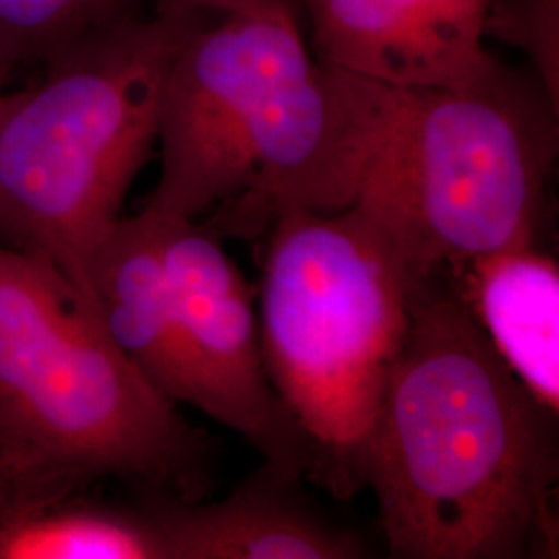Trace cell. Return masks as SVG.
<instances>
[{
    "mask_svg": "<svg viewBox=\"0 0 559 559\" xmlns=\"http://www.w3.org/2000/svg\"><path fill=\"white\" fill-rule=\"evenodd\" d=\"M556 419L485 338L450 272H417L362 462L390 554L519 559L556 549Z\"/></svg>",
    "mask_w": 559,
    "mask_h": 559,
    "instance_id": "6da1fadb",
    "label": "cell"
},
{
    "mask_svg": "<svg viewBox=\"0 0 559 559\" xmlns=\"http://www.w3.org/2000/svg\"><path fill=\"white\" fill-rule=\"evenodd\" d=\"M0 450L78 491L102 477L198 501L212 452L122 355L98 307L41 258L0 245Z\"/></svg>",
    "mask_w": 559,
    "mask_h": 559,
    "instance_id": "7a4b0ae2",
    "label": "cell"
},
{
    "mask_svg": "<svg viewBox=\"0 0 559 559\" xmlns=\"http://www.w3.org/2000/svg\"><path fill=\"white\" fill-rule=\"evenodd\" d=\"M200 20L127 13L41 62L34 85L0 90V245L92 302V261L158 147L164 80Z\"/></svg>",
    "mask_w": 559,
    "mask_h": 559,
    "instance_id": "3957f363",
    "label": "cell"
},
{
    "mask_svg": "<svg viewBox=\"0 0 559 559\" xmlns=\"http://www.w3.org/2000/svg\"><path fill=\"white\" fill-rule=\"evenodd\" d=\"M261 278V355L316 454L311 480L338 500L362 483L383 392L406 338L417 272L355 203L272 222Z\"/></svg>",
    "mask_w": 559,
    "mask_h": 559,
    "instance_id": "277c9868",
    "label": "cell"
},
{
    "mask_svg": "<svg viewBox=\"0 0 559 559\" xmlns=\"http://www.w3.org/2000/svg\"><path fill=\"white\" fill-rule=\"evenodd\" d=\"M558 115L535 75L501 62L460 87H388L355 203L392 233L415 270L535 245Z\"/></svg>",
    "mask_w": 559,
    "mask_h": 559,
    "instance_id": "5b68a950",
    "label": "cell"
},
{
    "mask_svg": "<svg viewBox=\"0 0 559 559\" xmlns=\"http://www.w3.org/2000/svg\"><path fill=\"white\" fill-rule=\"evenodd\" d=\"M307 55L293 0H258L201 17L164 80L160 175L141 210L200 221L239 198L265 108Z\"/></svg>",
    "mask_w": 559,
    "mask_h": 559,
    "instance_id": "8992f818",
    "label": "cell"
},
{
    "mask_svg": "<svg viewBox=\"0 0 559 559\" xmlns=\"http://www.w3.org/2000/svg\"><path fill=\"white\" fill-rule=\"evenodd\" d=\"M388 87L311 52L272 96L249 150L247 189L205 222L218 239H255L284 212H340L359 198Z\"/></svg>",
    "mask_w": 559,
    "mask_h": 559,
    "instance_id": "52a82bcc",
    "label": "cell"
},
{
    "mask_svg": "<svg viewBox=\"0 0 559 559\" xmlns=\"http://www.w3.org/2000/svg\"><path fill=\"white\" fill-rule=\"evenodd\" d=\"M187 346L207 392V417L237 431L282 479H311L316 454L267 378L260 323L239 265L200 221L147 210Z\"/></svg>",
    "mask_w": 559,
    "mask_h": 559,
    "instance_id": "ba28073f",
    "label": "cell"
},
{
    "mask_svg": "<svg viewBox=\"0 0 559 559\" xmlns=\"http://www.w3.org/2000/svg\"><path fill=\"white\" fill-rule=\"evenodd\" d=\"M300 2L318 60L383 87H460L498 64L485 48L491 0Z\"/></svg>",
    "mask_w": 559,
    "mask_h": 559,
    "instance_id": "9c48e42d",
    "label": "cell"
},
{
    "mask_svg": "<svg viewBox=\"0 0 559 559\" xmlns=\"http://www.w3.org/2000/svg\"><path fill=\"white\" fill-rule=\"evenodd\" d=\"M299 483L263 466L221 501L154 500L166 559H359L362 540L295 498Z\"/></svg>",
    "mask_w": 559,
    "mask_h": 559,
    "instance_id": "30bf717a",
    "label": "cell"
},
{
    "mask_svg": "<svg viewBox=\"0 0 559 559\" xmlns=\"http://www.w3.org/2000/svg\"><path fill=\"white\" fill-rule=\"evenodd\" d=\"M92 297L110 338L173 404L207 413V392L187 346L145 212L117 224L90 267Z\"/></svg>",
    "mask_w": 559,
    "mask_h": 559,
    "instance_id": "8fae6325",
    "label": "cell"
},
{
    "mask_svg": "<svg viewBox=\"0 0 559 559\" xmlns=\"http://www.w3.org/2000/svg\"><path fill=\"white\" fill-rule=\"evenodd\" d=\"M480 332L522 385L559 413V270L535 245L445 267Z\"/></svg>",
    "mask_w": 559,
    "mask_h": 559,
    "instance_id": "7c38bea8",
    "label": "cell"
},
{
    "mask_svg": "<svg viewBox=\"0 0 559 559\" xmlns=\"http://www.w3.org/2000/svg\"><path fill=\"white\" fill-rule=\"evenodd\" d=\"M0 559H166L156 522L145 512L57 501L0 533Z\"/></svg>",
    "mask_w": 559,
    "mask_h": 559,
    "instance_id": "4fadbf2b",
    "label": "cell"
},
{
    "mask_svg": "<svg viewBox=\"0 0 559 559\" xmlns=\"http://www.w3.org/2000/svg\"><path fill=\"white\" fill-rule=\"evenodd\" d=\"M127 13L129 0H0V87Z\"/></svg>",
    "mask_w": 559,
    "mask_h": 559,
    "instance_id": "5bb4252c",
    "label": "cell"
},
{
    "mask_svg": "<svg viewBox=\"0 0 559 559\" xmlns=\"http://www.w3.org/2000/svg\"><path fill=\"white\" fill-rule=\"evenodd\" d=\"M485 36L524 52L533 75L559 108V0H491Z\"/></svg>",
    "mask_w": 559,
    "mask_h": 559,
    "instance_id": "9a60e30c",
    "label": "cell"
},
{
    "mask_svg": "<svg viewBox=\"0 0 559 559\" xmlns=\"http://www.w3.org/2000/svg\"><path fill=\"white\" fill-rule=\"evenodd\" d=\"M73 493L71 487L21 466L0 450V533L32 510L71 500Z\"/></svg>",
    "mask_w": 559,
    "mask_h": 559,
    "instance_id": "2e32d148",
    "label": "cell"
},
{
    "mask_svg": "<svg viewBox=\"0 0 559 559\" xmlns=\"http://www.w3.org/2000/svg\"><path fill=\"white\" fill-rule=\"evenodd\" d=\"M258 0H154L158 15L166 17H203L218 15Z\"/></svg>",
    "mask_w": 559,
    "mask_h": 559,
    "instance_id": "e0dca14e",
    "label": "cell"
},
{
    "mask_svg": "<svg viewBox=\"0 0 559 559\" xmlns=\"http://www.w3.org/2000/svg\"><path fill=\"white\" fill-rule=\"evenodd\" d=\"M0 90H2V87H0Z\"/></svg>",
    "mask_w": 559,
    "mask_h": 559,
    "instance_id": "ac0fdd59",
    "label": "cell"
}]
</instances>
